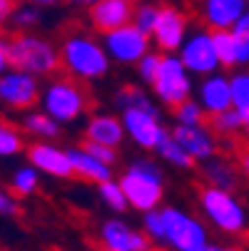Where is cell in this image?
<instances>
[{"label": "cell", "mask_w": 249, "mask_h": 251, "mask_svg": "<svg viewBox=\"0 0 249 251\" xmlns=\"http://www.w3.org/2000/svg\"><path fill=\"white\" fill-rule=\"evenodd\" d=\"M194 100L202 104L207 117L220 115L224 110H232V80L229 73H212L197 80L194 87Z\"/></svg>", "instance_id": "obj_15"}, {"label": "cell", "mask_w": 249, "mask_h": 251, "mask_svg": "<svg viewBox=\"0 0 249 251\" xmlns=\"http://www.w3.org/2000/svg\"><path fill=\"white\" fill-rule=\"evenodd\" d=\"M20 201L10 189H0V217H18Z\"/></svg>", "instance_id": "obj_35"}, {"label": "cell", "mask_w": 249, "mask_h": 251, "mask_svg": "<svg viewBox=\"0 0 249 251\" xmlns=\"http://www.w3.org/2000/svg\"><path fill=\"white\" fill-rule=\"evenodd\" d=\"M247 8H249V0H247Z\"/></svg>", "instance_id": "obj_49"}, {"label": "cell", "mask_w": 249, "mask_h": 251, "mask_svg": "<svg viewBox=\"0 0 249 251\" xmlns=\"http://www.w3.org/2000/svg\"><path fill=\"white\" fill-rule=\"evenodd\" d=\"M197 206L207 226L220 231L222 236H242L249 229V214L234 192L204 184L197 194Z\"/></svg>", "instance_id": "obj_6"}, {"label": "cell", "mask_w": 249, "mask_h": 251, "mask_svg": "<svg viewBox=\"0 0 249 251\" xmlns=\"http://www.w3.org/2000/svg\"><path fill=\"white\" fill-rule=\"evenodd\" d=\"M232 32H234V35H239V38H249V10H247V13L234 23Z\"/></svg>", "instance_id": "obj_40"}, {"label": "cell", "mask_w": 249, "mask_h": 251, "mask_svg": "<svg viewBox=\"0 0 249 251\" xmlns=\"http://www.w3.org/2000/svg\"><path fill=\"white\" fill-rule=\"evenodd\" d=\"M90 92L85 90V82H78L70 75H53L43 82L40 90V102L38 107L43 112H48L55 122L65 125H75L83 117L90 115Z\"/></svg>", "instance_id": "obj_4"}, {"label": "cell", "mask_w": 249, "mask_h": 251, "mask_svg": "<svg viewBox=\"0 0 249 251\" xmlns=\"http://www.w3.org/2000/svg\"><path fill=\"white\" fill-rule=\"evenodd\" d=\"M10 67L30 73L40 80L57 75L60 70V48L38 32H15L8 38Z\"/></svg>", "instance_id": "obj_5"}, {"label": "cell", "mask_w": 249, "mask_h": 251, "mask_svg": "<svg viewBox=\"0 0 249 251\" xmlns=\"http://www.w3.org/2000/svg\"><path fill=\"white\" fill-rule=\"evenodd\" d=\"M234 164H237L239 174L249 179V147H242V150L237 152V157H234Z\"/></svg>", "instance_id": "obj_38"}, {"label": "cell", "mask_w": 249, "mask_h": 251, "mask_svg": "<svg viewBox=\"0 0 249 251\" xmlns=\"http://www.w3.org/2000/svg\"><path fill=\"white\" fill-rule=\"evenodd\" d=\"M97 244L108 251H155V244L145 231L120 217L105 219L97 226Z\"/></svg>", "instance_id": "obj_13"}, {"label": "cell", "mask_w": 249, "mask_h": 251, "mask_svg": "<svg viewBox=\"0 0 249 251\" xmlns=\"http://www.w3.org/2000/svg\"><path fill=\"white\" fill-rule=\"evenodd\" d=\"M70 157H73V169H75V176L85 179V182H92V184H100V182H108V179L115 176V167L97 159L95 154H90L83 145L80 147H70Z\"/></svg>", "instance_id": "obj_21"}, {"label": "cell", "mask_w": 249, "mask_h": 251, "mask_svg": "<svg viewBox=\"0 0 249 251\" xmlns=\"http://www.w3.org/2000/svg\"><path fill=\"white\" fill-rule=\"evenodd\" d=\"M242 137H244V147H249V125H244V132H242Z\"/></svg>", "instance_id": "obj_45"}, {"label": "cell", "mask_w": 249, "mask_h": 251, "mask_svg": "<svg viewBox=\"0 0 249 251\" xmlns=\"http://www.w3.org/2000/svg\"><path fill=\"white\" fill-rule=\"evenodd\" d=\"M40 20H43V8L30 0V3H15V10L8 23L13 25L15 32H30L40 25Z\"/></svg>", "instance_id": "obj_27"}, {"label": "cell", "mask_w": 249, "mask_h": 251, "mask_svg": "<svg viewBox=\"0 0 249 251\" xmlns=\"http://www.w3.org/2000/svg\"><path fill=\"white\" fill-rule=\"evenodd\" d=\"M237 38V70H247L249 67V38Z\"/></svg>", "instance_id": "obj_37"}, {"label": "cell", "mask_w": 249, "mask_h": 251, "mask_svg": "<svg viewBox=\"0 0 249 251\" xmlns=\"http://www.w3.org/2000/svg\"><path fill=\"white\" fill-rule=\"evenodd\" d=\"M247 0H197V18L199 25L217 30H232L234 23L247 13Z\"/></svg>", "instance_id": "obj_17"}, {"label": "cell", "mask_w": 249, "mask_h": 251, "mask_svg": "<svg viewBox=\"0 0 249 251\" xmlns=\"http://www.w3.org/2000/svg\"><path fill=\"white\" fill-rule=\"evenodd\" d=\"M112 104L122 120L127 142L142 152H155L169 127L165 125L162 110L152 92L142 90V85H125L112 95Z\"/></svg>", "instance_id": "obj_1"}, {"label": "cell", "mask_w": 249, "mask_h": 251, "mask_svg": "<svg viewBox=\"0 0 249 251\" xmlns=\"http://www.w3.org/2000/svg\"><path fill=\"white\" fill-rule=\"evenodd\" d=\"M207 125L212 127V132L220 137V142H227V145H234V142L242 137V132H244V120L234 110H224L220 115H212L207 120Z\"/></svg>", "instance_id": "obj_23"}, {"label": "cell", "mask_w": 249, "mask_h": 251, "mask_svg": "<svg viewBox=\"0 0 249 251\" xmlns=\"http://www.w3.org/2000/svg\"><path fill=\"white\" fill-rule=\"evenodd\" d=\"M162 214V249L199 251L209 244L207 222L182 206H160Z\"/></svg>", "instance_id": "obj_7"}, {"label": "cell", "mask_w": 249, "mask_h": 251, "mask_svg": "<svg viewBox=\"0 0 249 251\" xmlns=\"http://www.w3.org/2000/svg\"><path fill=\"white\" fill-rule=\"evenodd\" d=\"M83 147L90 152V154H95L97 159H102V162H108V164H117V150H112V147H105V145H95V142H83Z\"/></svg>", "instance_id": "obj_36"}, {"label": "cell", "mask_w": 249, "mask_h": 251, "mask_svg": "<svg viewBox=\"0 0 249 251\" xmlns=\"http://www.w3.org/2000/svg\"><path fill=\"white\" fill-rule=\"evenodd\" d=\"M10 70V57H8V38L0 35V75Z\"/></svg>", "instance_id": "obj_39"}, {"label": "cell", "mask_w": 249, "mask_h": 251, "mask_svg": "<svg viewBox=\"0 0 249 251\" xmlns=\"http://www.w3.org/2000/svg\"><path fill=\"white\" fill-rule=\"evenodd\" d=\"M28 164H32L40 174L53 179H70L75 176L70 147L55 145V139H32V145L25 147Z\"/></svg>", "instance_id": "obj_12"}, {"label": "cell", "mask_w": 249, "mask_h": 251, "mask_svg": "<svg viewBox=\"0 0 249 251\" xmlns=\"http://www.w3.org/2000/svg\"><path fill=\"white\" fill-rule=\"evenodd\" d=\"M142 231L147 234V239L162 249V214L160 209H152V211H145L142 214Z\"/></svg>", "instance_id": "obj_33"}, {"label": "cell", "mask_w": 249, "mask_h": 251, "mask_svg": "<svg viewBox=\"0 0 249 251\" xmlns=\"http://www.w3.org/2000/svg\"><path fill=\"white\" fill-rule=\"evenodd\" d=\"M85 142H95V145L120 150L127 142V134H125L120 115H115V112H92V115H87Z\"/></svg>", "instance_id": "obj_19"}, {"label": "cell", "mask_w": 249, "mask_h": 251, "mask_svg": "<svg viewBox=\"0 0 249 251\" xmlns=\"http://www.w3.org/2000/svg\"><path fill=\"white\" fill-rule=\"evenodd\" d=\"M192 30V20L187 15V10H182L180 5H162V13L157 18V25L152 30V45L160 52H177L182 48L185 38Z\"/></svg>", "instance_id": "obj_14"}, {"label": "cell", "mask_w": 249, "mask_h": 251, "mask_svg": "<svg viewBox=\"0 0 249 251\" xmlns=\"http://www.w3.org/2000/svg\"><path fill=\"white\" fill-rule=\"evenodd\" d=\"M172 120L174 125H182V127H194V125H207V112L202 110V104L192 97V100H185L182 104H177L172 110Z\"/></svg>", "instance_id": "obj_31"}, {"label": "cell", "mask_w": 249, "mask_h": 251, "mask_svg": "<svg viewBox=\"0 0 249 251\" xmlns=\"http://www.w3.org/2000/svg\"><path fill=\"white\" fill-rule=\"evenodd\" d=\"M130 3H137V0H130Z\"/></svg>", "instance_id": "obj_48"}, {"label": "cell", "mask_w": 249, "mask_h": 251, "mask_svg": "<svg viewBox=\"0 0 249 251\" xmlns=\"http://www.w3.org/2000/svg\"><path fill=\"white\" fill-rule=\"evenodd\" d=\"M199 251H237L234 246H229V244H215V241H209L204 249H199Z\"/></svg>", "instance_id": "obj_42"}, {"label": "cell", "mask_w": 249, "mask_h": 251, "mask_svg": "<svg viewBox=\"0 0 249 251\" xmlns=\"http://www.w3.org/2000/svg\"><path fill=\"white\" fill-rule=\"evenodd\" d=\"M160 57H162V52H160V50H150V52H147L145 57H142V60H139L137 65H135V73H137L139 82L150 85V82L155 80V73H157Z\"/></svg>", "instance_id": "obj_34"}, {"label": "cell", "mask_w": 249, "mask_h": 251, "mask_svg": "<svg viewBox=\"0 0 249 251\" xmlns=\"http://www.w3.org/2000/svg\"><path fill=\"white\" fill-rule=\"evenodd\" d=\"M132 10L135 3L130 0H97L92 8H87V23L95 32L105 35L132 23Z\"/></svg>", "instance_id": "obj_18"}, {"label": "cell", "mask_w": 249, "mask_h": 251, "mask_svg": "<svg viewBox=\"0 0 249 251\" xmlns=\"http://www.w3.org/2000/svg\"><path fill=\"white\" fill-rule=\"evenodd\" d=\"M155 154L165 162V164H169L172 169H182V172H190V169H194V159L182 150V145L177 142L174 137H172V132H167L165 134V139L157 145V150H155Z\"/></svg>", "instance_id": "obj_24"}, {"label": "cell", "mask_w": 249, "mask_h": 251, "mask_svg": "<svg viewBox=\"0 0 249 251\" xmlns=\"http://www.w3.org/2000/svg\"><path fill=\"white\" fill-rule=\"evenodd\" d=\"M65 3H70V5H75V8H92L95 3H97V0H65Z\"/></svg>", "instance_id": "obj_43"}, {"label": "cell", "mask_w": 249, "mask_h": 251, "mask_svg": "<svg viewBox=\"0 0 249 251\" xmlns=\"http://www.w3.org/2000/svg\"><path fill=\"white\" fill-rule=\"evenodd\" d=\"M172 137L182 145V150L197 162H207L215 154H220V137L212 132L209 125H194V127H182V125H174L172 129Z\"/></svg>", "instance_id": "obj_16"}, {"label": "cell", "mask_w": 249, "mask_h": 251, "mask_svg": "<svg viewBox=\"0 0 249 251\" xmlns=\"http://www.w3.org/2000/svg\"><path fill=\"white\" fill-rule=\"evenodd\" d=\"M232 110L249 125V67L247 70H232Z\"/></svg>", "instance_id": "obj_25"}, {"label": "cell", "mask_w": 249, "mask_h": 251, "mask_svg": "<svg viewBox=\"0 0 249 251\" xmlns=\"http://www.w3.org/2000/svg\"><path fill=\"white\" fill-rule=\"evenodd\" d=\"M20 129H23V134H28L32 139H57L62 134V125L55 122L40 107L20 115Z\"/></svg>", "instance_id": "obj_22"}, {"label": "cell", "mask_w": 249, "mask_h": 251, "mask_svg": "<svg viewBox=\"0 0 249 251\" xmlns=\"http://www.w3.org/2000/svg\"><path fill=\"white\" fill-rule=\"evenodd\" d=\"M40 172L35 169L32 164H23L15 167V172L10 174V192L20 199V197H32L40 187Z\"/></svg>", "instance_id": "obj_26"}, {"label": "cell", "mask_w": 249, "mask_h": 251, "mask_svg": "<svg viewBox=\"0 0 249 251\" xmlns=\"http://www.w3.org/2000/svg\"><path fill=\"white\" fill-rule=\"evenodd\" d=\"M40 90H43L40 77L10 67L0 75V110L13 115L35 110L40 102Z\"/></svg>", "instance_id": "obj_10"}, {"label": "cell", "mask_w": 249, "mask_h": 251, "mask_svg": "<svg viewBox=\"0 0 249 251\" xmlns=\"http://www.w3.org/2000/svg\"><path fill=\"white\" fill-rule=\"evenodd\" d=\"M177 55H180L185 67L197 80L222 70L217 45H215V32H212L209 27H204V25H192L190 35L185 38L182 48L177 50Z\"/></svg>", "instance_id": "obj_9"}, {"label": "cell", "mask_w": 249, "mask_h": 251, "mask_svg": "<svg viewBox=\"0 0 249 251\" xmlns=\"http://www.w3.org/2000/svg\"><path fill=\"white\" fill-rule=\"evenodd\" d=\"M32 3H38L40 8H53V5L57 3V0H32Z\"/></svg>", "instance_id": "obj_44"}, {"label": "cell", "mask_w": 249, "mask_h": 251, "mask_svg": "<svg viewBox=\"0 0 249 251\" xmlns=\"http://www.w3.org/2000/svg\"><path fill=\"white\" fill-rule=\"evenodd\" d=\"M15 10V0H0V25H5Z\"/></svg>", "instance_id": "obj_41"}, {"label": "cell", "mask_w": 249, "mask_h": 251, "mask_svg": "<svg viewBox=\"0 0 249 251\" xmlns=\"http://www.w3.org/2000/svg\"><path fill=\"white\" fill-rule=\"evenodd\" d=\"M15 3H30V0H15Z\"/></svg>", "instance_id": "obj_46"}, {"label": "cell", "mask_w": 249, "mask_h": 251, "mask_svg": "<svg viewBox=\"0 0 249 251\" xmlns=\"http://www.w3.org/2000/svg\"><path fill=\"white\" fill-rule=\"evenodd\" d=\"M60 70L78 82H95L108 77L112 60L102 45V38L87 30H73L60 40Z\"/></svg>", "instance_id": "obj_2"}, {"label": "cell", "mask_w": 249, "mask_h": 251, "mask_svg": "<svg viewBox=\"0 0 249 251\" xmlns=\"http://www.w3.org/2000/svg\"><path fill=\"white\" fill-rule=\"evenodd\" d=\"M95 251H108V249H102V246H100V249H95Z\"/></svg>", "instance_id": "obj_47"}, {"label": "cell", "mask_w": 249, "mask_h": 251, "mask_svg": "<svg viewBox=\"0 0 249 251\" xmlns=\"http://www.w3.org/2000/svg\"><path fill=\"white\" fill-rule=\"evenodd\" d=\"M117 182L127 197L130 209L145 214L152 209H160L165 201V169L152 157H135L125 164Z\"/></svg>", "instance_id": "obj_3"}, {"label": "cell", "mask_w": 249, "mask_h": 251, "mask_svg": "<svg viewBox=\"0 0 249 251\" xmlns=\"http://www.w3.org/2000/svg\"><path fill=\"white\" fill-rule=\"evenodd\" d=\"M23 152H25L23 129L10 122H0V159H10Z\"/></svg>", "instance_id": "obj_30"}, {"label": "cell", "mask_w": 249, "mask_h": 251, "mask_svg": "<svg viewBox=\"0 0 249 251\" xmlns=\"http://www.w3.org/2000/svg\"><path fill=\"white\" fill-rule=\"evenodd\" d=\"M102 45L108 50L112 65H122V67H135L150 50H155L152 38L147 32H142L135 23H127L117 30L105 32Z\"/></svg>", "instance_id": "obj_11"}, {"label": "cell", "mask_w": 249, "mask_h": 251, "mask_svg": "<svg viewBox=\"0 0 249 251\" xmlns=\"http://www.w3.org/2000/svg\"><path fill=\"white\" fill-rule=\"evenodd\" d=\"M162 5L165 3H157V0H137L135 3V10H132V23L142 30L152 35L155 25H157V18L162 13Z\"/></svg>", "instance_id": "obj_29"}, {"label": "cell", "mask_w": 249, "mask_h": 251, "mask_svg": "<svg viewBox=\"0 0 249 251\" xmlns=\"http://www.w3.org/2000/svg\"><path fill=\"white\" fill-rule=\"evenodd\" d=\"M97 197H100V201L105 206H108L110 211H115V214H125L130 209L127 197H125V192H122V187H120V182H117L115 176L108 179V182H100L97 184Z\"/></svg>", "instance_id": "obj_28"}, {"label": "cell", "mask_w": 249, "mask_h": 251, "mask_svg": "<svg viewBox=\"0 0 249 251\" xmlns=\"http://www.w3.org/2000/svg\"><path fill=\"white\" fill-rule=\"evenodd\" d=\"M215 45L222 62V70H237V38L232 30H217L215 32Z\"/></svg>", "instance_id": "obj_32"}, {"label": "cell", "mask_w": 249, "mask_h": 251, "mask_svg": "<svg viewBox=\"0 0 249 251\" xmlns=\"http://www.w3.org/2000/svg\"><path fill=\"white\" fill-rule=\"evenodd\" d=\"M194 87H197L194 75L185 67L180 55L177 52H162L155 80L150 82V92L157 100V104L167 107V110H174L177 104H182L185 100L194 97Z\"/></svg>", "instance_id": "obj_8"}, {"label": "cell", "mask_w": 249, "mask_h": 251, "mask_svg": "<svg viewBox=\"0 0 249 251\" xmlns=\"http://www.w3.org/2000/svg\"><path fill=\"white\" fill-rule=\"evenodd\" d=\"M202 179H204L207 187H217V189L234 192L237 184H239V179H242V174H239L234 159L215 154L212 159L202 162Z\"/></svg>", "instance_id": "obj_20"}]
</instances>
